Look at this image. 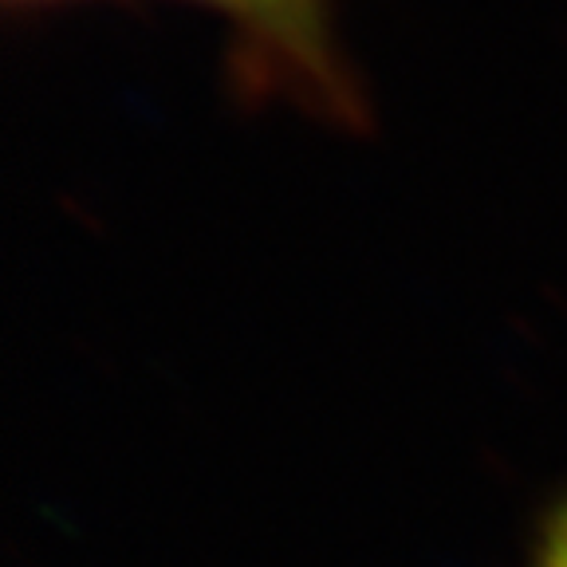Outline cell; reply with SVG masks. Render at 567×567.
<instances>
[{
    "label": "cell",
    "mask_w": 567,
    "mask_h": 567,
    "mask_svg": "<svg viewBox=\"0 0 567 567\" xmlns=\"http://www.w3.org/2000/svg\"><path fill=\"white\" fill-rule=\"evenodd\" d=\"M197 4L233 17L260 48H276L316 80L331 75V63L323 55V24H319L323 0H197Z\"/></svg>",
    "instance_id": "obj_1"
},
{
    "label": "cell",
    "mask_w": 567,
    "mask_h": 567,
    "mask_svg": "<svg viewBox=\"0 0 567 567\" xmlns=\"http://www.w3.org/2000/svg\"><path fill=\"white\" fill-rule=\"evenodd\" d=\"M536 567H567V505H559L556 513H551V520L544 524Z\"/></svg>",
    "instance_id": "obj_2"
},
{
    "label": "cell",
    "mask_w": 567,
    "mask_h": 567,
    "mask_svg": "<svg viewBox=\"0 0 567 567\" xmlns=\"http://www.w3.org/2000/svg\"><path fill=\"white\" fill-rule=\"evenodd\" d=\"M12 4H35V0H12Z\"/></svg>",
    "instance_id": "obj_3"
}]
</instances>
